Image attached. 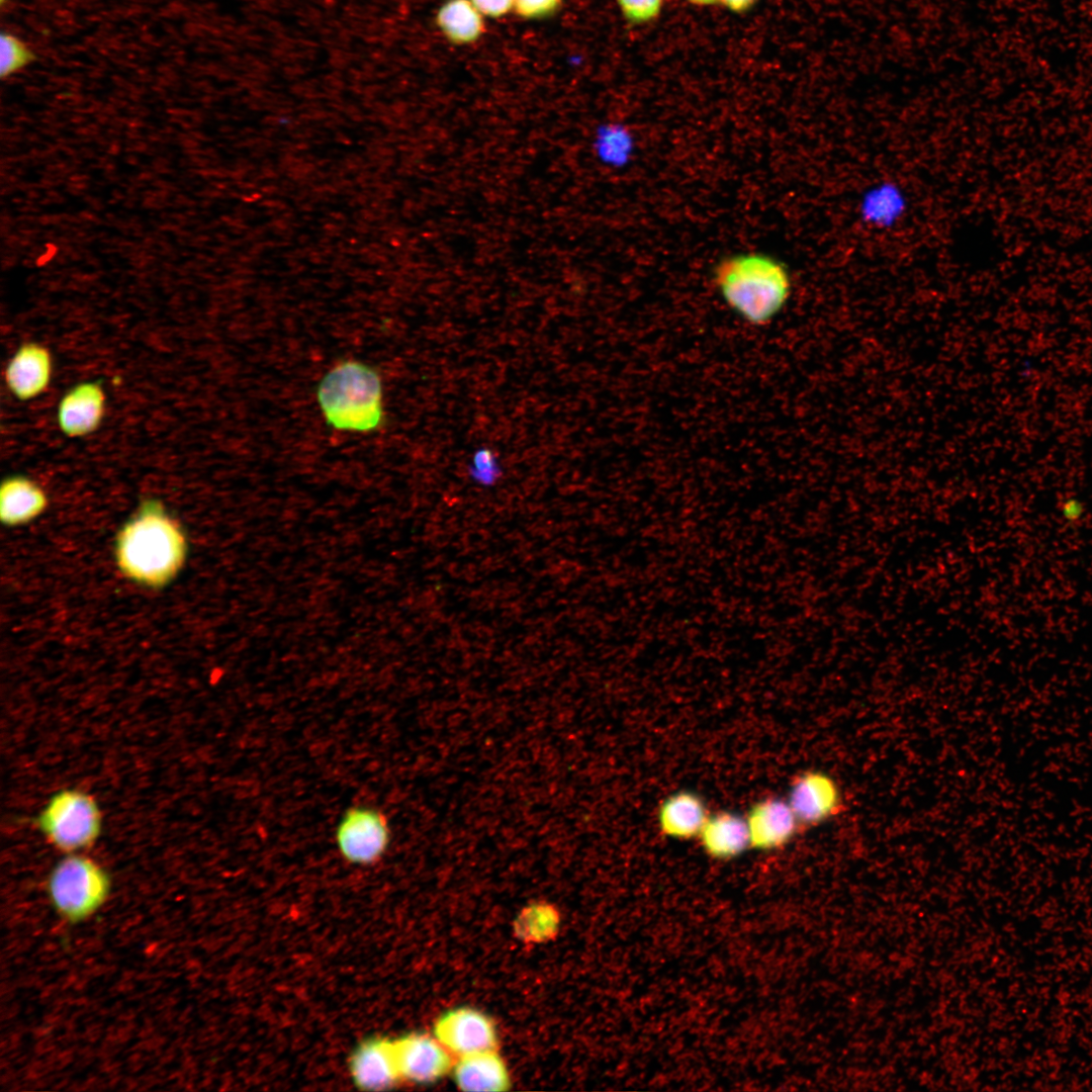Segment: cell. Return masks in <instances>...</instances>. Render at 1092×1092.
Segmentation results:
<instances>
[{"mask_svg":"<svg viewBox=\"0 0 1092 1092\" xmlns=\"http://www.w3.org/2000/svg\"><path fill=\"white\" fill-rule=\"evenodd\" d=\"M692 5L703 7L718 4L720 0H686Z\"/></svg>","mask_w":1092,"mask_h":1092,"instance_id":"cell-29","label":"cell"},{"mask_svg":"<svg viewBox=\"0 0 1092 1092\" xmlns=\"http://www.w3.org/2000/svg\"><path fill=\"white\" fill-rule=\"evenodd\" d=\"M473 5L483 15L498 18L514 9L515 0H471Z\"/></svg>","mask_w":1092,"mask_h":1092,"instance_id":"cell-26","label":"cell"},{"mask_svg":"<svg viewBox=\"0 0 1092 1092\" xmlns=\"http://www.w3.org/2000/svg\"><path fill=\"white\" fill-rule=\"evenodd\" d=\"M897 201L896 195L891 194V189L881 190L878 194L870 197L866 209L869 208L867 211L872 217L879 220H885V216L891 217L892 214L896 213V211L892 209H896Z\"/></svg>","mask_w":1092,"mask_h":1092,"instance_id":"cell-25","label":"cell"},{"mask_svg":"<svg viewBox=\"0 0 1092 1092\" xmlns=\"http://www.w3.org/2000/svg\"><path fill=\"white\" fill-rule=\"evenodd\" d=\"M349 1072L355 1086L365 1091L390 1089L400 1080L393 1039L371 1036L356 1045L349 1058Z\"/></svg>","mask_w":1092,"mask_h":1092,"instance_id":"cell-12","label":"cell"},{"mask_svg":"<svg viewBox=\"0 0 1092 1092\" xmlns=\"http://www.w3.org/2000/svg\"><path fill=\"white\" fill-rule=\"evenodd\" d=\"M34 59V53L21 38L8 31L1 32L0 76L2 79L19 72Z\"/></svg>","mask_w":1092,"mask_h":1092,"instance_id":"cell-20","label":"cell"},{"mask_svg":"<svg viewBox=\"0 0 1092 1092\" xmlns=\"http://www.w3.org/2000/svg\"><path fill=\"white\" fill-rule=\"evenodd\" d=\"M709 813L700 795L679 791L668 796L659 806L657 822L661 832L675 839L699 836Z\"/></svg>","mask_w":1092,"mask_h":1092,"instance_id":"cell-15","label":"cell"},{"mask_svg":"<svg viewBox=\"0 0 1092 1092\" xmlns=\"http://www.w3.org/2000/svg\"><path fill=\"white\" fill-rule=\"evenodd\" d=\"M454 1080L463 1091H505L510 1087L508 1069L495 1049L460 1057Z\"/></svg>","mask_w":1092,"mask_h":1092,"instance_id":"cell-17","label":"cell"},{"mask_svg":"<svg viewBox=\"0 0 1092 1092\" xmlns=\"http://www.w3.org/2000/svg\"><path fill=\"white\" fill-rule=\"evenodd\" d=\"M436 24L454 44H469L484 32L483 15L471 0H446L436 14Z\"/></svg>","mask_w":1092,"mask_h":1092,"instance_id":"cell-18","label":"cell"},{"mask_svg":"<svg viewBox=\"0 0 1092 1092\" xmlns=\"http://www.w3.org/2000/svg\"><path fill=\"white\" fill-rule=\"evenodd\" d=\"M49 504L48 494L35 480L23 474L3 478L0 486V518L4 525L26 524L40 516Z\"/></svg>","mask_w":1092,"mask_h":1092,"instance_id":"cell-14","label":"cell"},{"mask_svg":"<svg viewBox=\"0 0 1092 1092\" xmlns=\"http://www.w3.org/2000/svg\"><path fill=\"white\" fill-rule=\"evenodd\" d=\"M746 821L750 847L759 850L782 848L801 831L788 801L777 797L754 803L748 811Z\"/></svg>","mask_w":1092,"mask_h":1092,"instance_id":"cell-13","label":"cell"},{"mask_svg":"<svg viewBox=\"0 0 1092 1092\" xmlns=\"http://www.w3.org/2000/svg\"><path fill=\"white\" fill-rule=\"evenodd\" d=\"M187 540L181 526L156 499L145 500L119 531L114 556L121 573L153 588L168 584L185 563Z\"/></svg>","mask_w":1092,"mask_h":1092,"instance_id":"cell-1","label":"cell"},{"mask_svg":"<svg viewBox=\"0 0 1092 1092\" xmlns=\"http://www.w3.org/2000/svg\"><path fill=\"white\" fill-rule=\"evenodd\" d=\"M563 0H515L514 10L524 19H542L553 15Z\"/></svg>","mask_w":1092,"mask_h":1092,"instance_id":"cell-24","label":"cell"},{"mask_svg":"<svg viewBox=\"0 0 1092 1092\" xmlns=\"http://www.w3.org/2000/svg\"><path fill=\"white\" fill-rule=\"evenodd\" d=\"M393 1046L401 1080L432 1083L452 1067V1055L435 1036L412 1032L394 1038Z\"/></svg>","mask_w":1092,"mask_h":1092,"instance_id":"cell-11","label":"cell"},{"mask_svg":"<svg viewBox=\"0 0 1092 1092\" xmlns=\"http://www.w3.org/2000/svg\"><path fill=\"white\" fill-rule=\"evenodd\" d=\"M1063 515L1068 520H1076L1083 513L1082 504L1075 498L1068 499L1062 508Z\"/></svg>","mask_w":1092,"mask_h":1092,"instance_id":"cell-28","label":"cell"},{"mask_svg":"<svg viewBox=\"0 0 1092 1092\" xmlns=\"http://www.w3.org/2000/svg\"><path fill=\"white\" fill-rule=\"evenodd\" d=\"M758 0H720L719 3L727 10L736 14H743L751 10Z\"/></svg>","mask_w":1092,"mask_h":1092,"instance_id":"cell-27","label":"cell"},{"mask_svg":"<svg viewBox=\"0 0 1092 1092\" xmlns=\"http://www.w3.org/2000/svg\"><path fill=\"white\" fill-rule=\"evenodd\" d=\"M788 803L801 829L817 826L844 809L843 797L836 781L824 771L810 769L793 779Z\"/></svg>","mask_w":1092,"mask_h":1092,"instance_id":"cell-7","label":"cell"},{"mask_svg":"<svg viewBox=\"0 0 1092 1092\" xmlns=\"http://www.w3.org/2000/svg\"><path fill=\"white\" fill-rule=\"evenodd\" d=\"M713 281L726 306L742 322L764 327L786 307L792 277L780 260L762 253H742L720 260Z\"/></svg>","mask_w":1092,"mask_h":1092,"instance_id":"cell-2","label":"cell"},{"mask_svg":"<svg viewBox=\"0 0 1092 1092\" xmlns=\"http://www.w3.org/2000/svg\"><path fill=\"white\" fill-rule=\"evenodd\" d=\"M324 419L339 431L369 433L384 421L378 372L360 361L345 360L329 370L316 387Z\"/></svg>","mask_w":1092,"mask_h":1092,"instance_id":"cell-3","label":"cell"},{"mask_svg":"<svg viewBox=\"0 0 1092 1092\" xmlns=\"http://www.w3.org/2000/svg\"><path fill=\"white\" fill-rule=\"evenodd\" d=\"M557 916L550 907L535 905L527 910L519 918L518 930L527 938L541 939L549 935L556 928Z\"/></svg>","mask_w":1092,"mask_h":1092,"instance_id":"cell-21","label":"cell"},{"mask_svg":"<svg viewBox=\"0 0 1092 1092\" xmlns=\"http://www.w3.org/2000/svg\"><path fill=\"white\" fill-rule=\"evenodd\" d=\"M628 136L618 125L598 127L594 136L593 148L597 158L608 166H619L625 161L628 150Z\"/></svg>","mask_w":1092,"mask_h":1092,"instance_id":"cell-19","label":"cell"},{"mask_svg":"<svg viewBox=\"0 0 1092 1092\" xmlns=\"http://www.w3.org/2000/svg\"><path fill=\"white\" fill-rule=\"evenodd\" d=\"M107 396L98 380H84L70 387L56 410L59 430L68 438H84L96 432L106 415Z\"/></svg>","mask_w":1092,"mask_h":1092,"instance_id":"cell-10","label":"cell"},{"mask_svg":"<svg viewBox=\"0 0 1092 1092\" xmlns=\"http://www.w3.org/2000/svg\"><path fill=\"white\" fill-rule=\"evenodd\" d=\"M46 890L56 912L69 923H79L104 905L111 878L92 857L81 852L66 853L51 869Z\"/></svg>","mask_w":1092,"mask_h":1092,"instance_id":"cell-5","label":"cell"},{"mask_svg":"<svg viewBox=\"0 0 1092 1092\" xmlns=\"http://www.w3.org/2000/svg\"><path fill=\"white\" fill-rule=\"evenodd\" d=\"M334 839L340 855L347 862L371 866L380 860L390 844V825L380 809L354 805L339 819Z\"/></svg>","mask_w":1092,"mask_h":1092,"instance_id":"cell-6","label":"cell"},{"mask_svg":"<svg viewBox=\"0 0 1092 1092\" xmlns=\"http://www.w3.org/2000/svg\"><path fill=\"white\" fill-rule=\"evenodd\" d=\"M468 473L472 480L483 486L493 485L503 474L495 454L488 448L475 452Z\"/></svg>","mask_w":1092,"mask_h":1092,"instance_id":"cell-22","label":"cell"},{"mask_svg":"<svg viewBox=\"0 0 1092 1092\" xmlns=\"http://www.w3.org/2000/svg\"><path fill=\"white\" fill-rule=\"evenodd\" d=\"M34 824L57 850L64 854L82 852L99 839L103 815L93 795L78 788H63L49 797Z\"/></svg>","mask_w":1092,"mask_h":1092,"instance_id":"cell-4","label":"cell"},{"mask_svg":"<svg viewBox=\"0 0 1092 1092\" xmlns=\"http://www.w3.org/2000/svg\"><path fill=\"white\" fill-rule=\"evenodd\" d=\"M54 358L51 350L36 341L19 345L8 359L3 378L9 393L19 401L33 400L51 385Z\"/></svg>","mask_w":1092,"mask_h":1092,"instance_id":"cell-9","label":"cell"},{"mask_svg":"<svg viewBox=\"0 0 1092 1092\" xmlns=\"http://www.w3.org/2000/svg\"><path fill=\"white\" fill-rule=\"evenodd\" d=\"M699 837L705 852L719 859L736 857L750 847L746 818L731 811L709 815Z\"/></svg>","mask_w":1092,"mask_h":1092,"instance_id":"cell-16","label":"cell"},{"mask_svg":"<svg viewBox=\"0 0 1092 1092\" xmlns=\"http://www.w3.org/2000/svg\"><path fill=\"white\" fill-rule=\"evenodd\" d=\"M623 17L631 24L642 25L657 19L664 0H617Z\"/></svg>","mask_w":1092,"mask_h":1092,"instance_id":"cell-23","label":"cell"},{"mask_svg":"<svg viewBox=\"0 0 1092 1092\" xmlns=\"http://www.w3.org/2000/svg\"><path fill=\"white\" fill-rule=\"evenodd\" d=\"M434 1035L451 1055L459 1058L494 1050L497 1041L492 1020L469 1007L444 1013L435 1023Z\"/></svg>","mask_w":1092,"mask_h":1092,"instance_id":"cell-8","label":"cell"},{"mask_svg":"<svg viewBox=\"0 0 1092 1092\" xmlns=\"http://www.w3.org/2000/svg\"><path fill=\"white\" fill-rule=\"evenodd\" d=\"M6 1H7V0H0V3H1V5H4V3H5Z\"/></svg>","mask_w":1092,"mask_h":1092,"instance_id":"cell-30","label":"cell"}]
</instances>
